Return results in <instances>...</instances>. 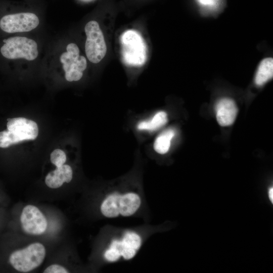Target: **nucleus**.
Instances as JSON below:
<instances>
[{
  "instance_id": "obj_1",
  "label": "nucleus",
  "mask_w": 273,
  "mask_h": 273,
  "mask_svg": "<svg viewBox=\"0 0 273 273\" xmlns=\"http://www.w3.org/2000/svg\"><path fill=\"white\" fill-rule=\"evenodd\" d=\"M141 202L140 196L134 192H115L105 198L101 204L100 210L104 216L109 218L119 216L128 217L139 210Z\"/></svg>"
},
{
  "instance_id": "obj_2",
  "label": "nucleus",
  "mask_w": 273,
  "mask_h": 273,
  "mask_svg": "<svg viewBox=\"0 0 273 273\" xmlns=\"http://www.w3.org/2000/svg\"><path fill=\"white\" fill-rule=\"evenodd\" d=\"M142 240L140 235L133 231H127L122 236L113 240L104 253L109 262H115L121 257L125 260L133 258L141 248Z\"/></svg>"
},
{
  "instance_id": "obj_3",
  "label": "nucleus",
  "mask_w": 273,
  "mask_h": 273,
  "mask_svg": "<svg viewBox=\"0 0 273 273\" xmlns=\"http://www.w3.org/2000/svg\"><path fill=\"white\" fill-rule=\"evenodd\" d=\"M46 254V248L42 244L33 243L13 252L9 257V262L17 271L27 272L40 266Z\"/></svg>"
},
{
  "instance_id": "obj_4",
  "label": "nucleus",
  "mask_w": 273,
  "mask_h": 273,
  "mask_svg": "<svg viewBox=\"0 0 273 273\" xmlns=\"http://www.w3.org/2000/svg\"><path fill=\"white\" fill-rule=\"evenodd\" d=\"M1 48L2 55L8 59L24 58L28 61L35 59L38 54L37 44L25 37L14 36L4 40Z\"/></svg>"
},
{
  "instance_id": "obj_5",
  "label": "nucleus",
  "mask_w": 273,
  "mask_h": 273,
  "mask_svg": "<svg viewBox=\"0 0 273 273\" xmlns=\"http://www.w3.org/2000/svg\"><path fill=\"white\" fill-rule=\"evenodd\" d=\"M86 36L85 51L88 60L99 63L105 56L107 46L99 24L96 21L87 22L84 27Z\"/></svg>"
},
{
  "instance_id": "obj_6",
  "label": "nucleus",
  "mask_w": 273,
  "mask_h": 273,
  "mask_svg": "<svg viewBox=\"0 0 273 273\" xmlns=\"http://www.w3.org/2000/svg\"><path fill=\"white\" fill-rule=\"evenodd\" d=\"M60 60L67 81H78L81 78L87 62L84 56L79 55V49L75 43H70L67 46L66 52L62 54Z\"/></svg>"
},
{
  "instance_id": "obj_7",
  "label": "nucleus",
  "mask_w": 273,
  "mask_h": 273,
  "mask_svg": "<svg viewBox=\"0 0 273 273\" xmlns=\"http://www.w3.org/2000/svg\"><path fill=\"white\" fill-rule=\"evenodd\" d=\"M39 22L35 14L20 13L3 17L0 20V28L7 33L28 32L35 28Z\"/></svg>"
},
{
  "instance_id": "obj_8",
  "label": "nucleus",
  "mask_w": 273,
  "mask_h": 273,
  "mask_svg": "<svg viewBox=\"0 0 273 273\" xmlns=\"http://www.w3.org/2000/svg\"><path fill=\"white\" fill-rule=\"evenodd\" d=\"M23 230L28 234L40 235L48 226V221L43 214L35 206L28 205L24 207L20 216Z\"/></svg>"
},
{
  "instance_id": "obj_9",
  "label": "nucleus",
  "mask_w": 273,
  "mask_h": 273,
  "mask_svg": "<svg viewBox=\"0 0 273 273\" xmlns=\"http://www.w3.org/2000/svg\"><path fill=\"white\" fill-rule=\"evenodd\" d=\"M8 120L7 126L14 144L37 138L38 128L35 122L23 117Z\"/></svg>"
},
{
  "instance_id": "obj_10",
  "label": "nucleus",
  "mask_w": 273,
  "mask_h": 273,
  "mask_svg": "<svg viewBox=\"0 0 273 273\" xmlns=\"http://www.w3.org/2000/svg\"><path fill=\"white\" fill-rule=\"evenodd\" d=\"M215 110L217 121L221 126L231 125L238 113V108L235 102L230 98H225L219 100Z\"/></svg>"
},
{
  "instance_id": "obj_11",
  "label": "nucleus",
  "mask_w": 273,
  "mask_h": 273,
  "mask_svg": "<svg viewBox=\"0 0 273 273\" xmlns=\"http://www.w3.org/2000/svg\"><path fill=\"white\" fill-rule=\"evenodd\" d=\"M73 176L72 168L68 165H63L49 172L46 177V185L51 189H57L64 183L71 181Z\"/></svg>"
},
{
  "instance_id": "obj_12",
  "label": "nucleus",
  "mask_w": 273,
  "mask_h": 273,
  "mask_svg": "<svg viewBox=\"0 0 273 273\" xmlns=\"http://www.w3.org/2000/svg\"><path fill=\"white\" fill-rule=\"evenodd\" d=\"M273 76V59L267 58L261 61L257 70L255 82L261 86L272 78Z\"/></svg>"
},
{
  "instance_id": "obj_13",
  "label": "nucleus",
  "mask_w": 273,
  "mask_h": 273,
  "mask_svg": "<svg viewBox=\"0 0 273 273\" xmlns=\"http://www.w3.org/2000/svg\"><path fill=\"white\" fill-rule=\"evenodd\" d=\"M175 132L172 129L163 131L156 139L154 143V149L160 154L166 153L170 148L171 139L174 136Z\"/></svg>"
},
{
  "instance_id": "obj_14",
  "label": "nucleus",
  "mask_w": 273,
  "mask_h": 273,
  "mask_svg": "<svg viewBox=\"0 0 273 273\" xmlns=\"http://www.w3.org/2000/svg\"><path fill=\"white\" fill-rule=\"evenodd\" d=\"M167 121L166 113L164 111H160L150 121L141 122L138 125V128L140 130H155L163 126Z\"/></svg>"
},
{
  "instance_id": "obj_15",
  "label": "nucleus",
  "mask_w": 273,
  "mask_h": 273,
  "mask_svg": "<svg viewBox=\"0 0 273 273\" xmlns=\"http://www.w3.org/2000/svg\"><path fill=\"white\" fill-rule=\"evenodd\" d=\"M50 160L51 162L56 167L64 165L66 161V156L65 152L62 150L57 149L54 150L51 154Z\"/></svg>"
},
{
  "instance_id": "obj_16",
  "label": "nucleus",
  "mask_w": 273,
  "mask_h": 273,
  "mask_svg": "<svg viewBox=\"0 0 273 273\" xmlns=\"http://www.w3.org/2000/svg\"><path fill=\"white\" fill-rule=\"evenodd\" d=\"M44 273H67L68 270L64 266L57 264H52L47 267Z\"/></svg>"
},
{
  "instance_id": "obj_17",
  "label": "nucleus",
  "mask_w": 273,
  "mask_h": 273,
  "mask_svg": "<svg viewBox=\"0 0 273 273\" xmlns=\"http://www.w3.org/2000/svg\"><path fill=\"white\" fill-rule=\"evenodd\" d=\"M202 6L208 7H214L215 6L216 0H198Z\"/></svg>"
},
{
  "instance_id": "obj_18",
  "label": "nucleus",
  "mask_w": 273,
  "mask_h": 273,
  "mask_svg": "<svg viewBox=\"0 0 273 273\" xmlns=\"http://www.w3.org/2000/svg\"><path fill=\"white\" fill-rule=\"evenodd\" d=\"M268 196L271 203H273V188L270 187L268 191Z\"/></svg>"
}]
</instances>
